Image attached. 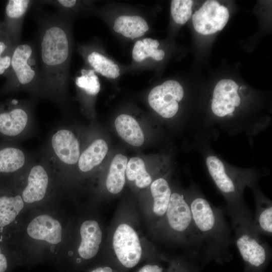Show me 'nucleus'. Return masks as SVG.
<instances>
[{"label":"nucleus","instance_id":"obj_25","mask_svg":"<svg viewBox=\"0 0 272 272\" xmlns=\"http://www.w3.org/2000/svg\"><path fill=\"white\" fill-rule=\"evenodd\" d=\"M86 58L93 70L104 77L116 79L120 75V69L118 65L96 50L87 53Z\"/></svg>","mask_w":272,"mask_h":272},{"label":"nucleus","instance_id":"obj_27","mask_svg":"<svg viewBox=\"0 0 272 272\" xmlns=\"http://www.w3.org/2000/svg\"><path fill=\"white\" fill-rule=\"evenodd\" d=\"M125 174L129 181L135 182L139 188H145L152 182V178L146 171L143 160L139 157H132L127 163Z\"/></svg>","mask_w":272,"mask_h":272},{"label":"nucleus","instance_id":"obj_29","mask_svg":"<svg viewBox=\"0 0 272 272\" xmlns=\"http://www.w3.org/2000/svg\"><path fill=\"white\" fill-rule=\"evenodd\" d=\"M202 268L197 258L187 255L183 258L169 260L166 272H200Z\"/></svg>","mask_w":272,"mask_h":272},{"label":"nucleus","instance_id":"obj_30","mask_svg":"<svg viewBox=\"0 0 272 272\" xmlns=\"http://www.w3.org/2000/svg\"><path fill=\"white\" fill-rule=\"evenodd\" d=\"M191 0H173L171 3V13L174 21L178 24H185L192 15Z\"/></svg>","mask_w":272,"mask_h":272},{"label":"nucleus","instance_id":"obj_3","mask_svg":"<svg viewBox=\"0 0 272 272\" xmlns=\"http://www.w3.org/2000/svg\"><path fill=\"white\" fill-rule=\"evenodd\" d=\"M235 243L244 262V272H265L271 257L267 242L254 228L249 208L228 214Z\"/></svg>","mask_w":272,"mask_h":272},{"label":"nucleus","instance_id":"obj_13","mask_svg":"<svg viewBox=\"0 0 272 272\" xmlns=\"http://www.w3.org/2000/svg\"><path fill=\"white\" fill-rule=\"evenodd\" d=\"M35 158L17 143L0 139V175L22 173Z\"/></svg>","mask_w":272,"mask_h":272},{"label":"nucleus","instance_id":"obj_24","mask_svg":"<svg viewBox=\"0 0 272 272\" xmlns=\"http://www.w3.org/2000/svg\"><path fill=\"white\" fill-rule=\"evenodd\" d=\"M150 189L154 201L153 213L157 217L164 218L172 193L169 184L165 178H159L151 183Z\"/></svg>","mask_w":272,"mask_h":272},{"label":"nucleus","instance_id":"obj_15","mask_svg":"<svg viewBox=\"0 0 272 272\" xmlns=\"http://www.w3.org/2000/svg\"><path fill=\"white\" fill-rule=\"evenodd\" d=\"M36 1L9 0L5 8L7 35L14 45L20 43L25 17Z\"/></svg>","mask_w":272,"mask_h":272},{"label":"nucleus","instance_id":"obj_12","mask_svg":"<svg viewBox=\"0 0 272 272\" xmlns=\"http://www.w3.org/2000/svg\"><path fill=\"white\" fill-rule=\"evenodd\" d=\"M229 18L228 9L214 0L205 2L192 16L194 29L202 35L215 33L223 29Z\"/></svg>","mask_w":272,"mask_h":272},{"label":"nucleus","instance_id":"obj_35","mask_svg":"<svg viewBox=\"0 0 272 272\" xmlns=\"http://www.w3.org/2000/svg\"><path fill=\"white\" fill-rule=\"evenodd\" d=\"M1 34H2L1 33V29H0V36H1Z\"/></svg>","mask_w":272,"mask_h":272},{"label":"nucleus","instance_id":"obj_23","mask_svg":"<svg viewBox=\"0 0 272 272\" xmlns=\"http://www.w3.org/2000/svg\"><path fill=\"white\" fill-rule=\"evenodd\" d=\"M127 163L126 157L122 154L115 155L112 159L106 180V188L110 193L117 194L122 189Z\"/></svg>","mask_w":272,"mask_h":272},{"label":"nucleus","instance_id":"obj_7","mask_svg":"<svg viewBox=\"0 0 272 272\" xmlns=\"http://www.w3.org/2000/svg\"><path fill=\"white\" fill-rule=\"evenodd\" d=\"M164 218L168 231L187 247L190 255L200 261L198 242L186 196L176 191L172 192Z\"/></svg>","mask_w":272,"mask_h":272},{"label":"nucleus","instance_id":"obj_6","mask_svg":"<svg viewBox=\"0 0 272 272\" xmlns=\"http://www.w3.org/2000/svg\"><path fill=\"white\" fill-rule=\"evenodd\" d=\"M209 174L227 201V214L240 212L248 208L242 196L247 185L255 181V175L249 171L229 169L217 156L211 155L206 159Z\"/></svg>","mask_w":272,"mask_h":272},{"label":"nucleus","instance_id":"obj_18","mask_svg":"<svg viewBox=\"0 0 272 272\" xmlns=\"http://www.w3.org/2000/svg\"><path fill=\"white\" fill-rule=\"evenodd\" d=\"M7 187L0 188V231L10 225L23 209L21 194H13Z\"/></svg>","mask_w":272,"mask_h":272},{"label":"nucleus","instance_id":"obj_34","mask_svg":"<svg viewBox=\"0 0 272 272\" xmlns=\"http://www.w3.org/2000/svg\"><path fill=\"white\" fill-rule=\"evenodd\" d=\"M90 272H119L116 268L108 265H102L98 266Z\"/></svg>","mask_w":272,"mask_h":272},{"label":"nucleus","instance_id":"obj_26","mask_svg":"<svg viewBox=\"0 0 272 272\" xmlns=\"http://www.w3.org/2000/svg\"><path fill=\"white\" fill-rule=\"evenodd\" d=\"M159 42L158 40L150 38H145L137 41L134 45L132 56L137 62H140L146 58L151 57L153 59L160 61L165 56V52L161 49H158Z\"/></svg>","mask_w":272,"mask_h":272},{"label":"nucleus","instance_id":"obj_16","mask_svg":"<svg viewBox=\"0 0 272 272\" xmlns=\"http://www.w3.org/2000/svg\"><path fill=\"white\" fill-rule=\"evenodd\" d=\"M27 231L30 237L52 244H58L61 240L60 223L48 215H41L33 219L29 224Z\"/></svg>","mask_w":272,"mask_h":272},{"label":"nucleus","instance_id":"obj_5","mask_svg":"<svg viewBox=\"0 0 272 272\" xmlns=\"http://www.w3.org/2000/svg\"><path fill=\"white\" fill-rule=\"evenodd\" d=\"M37 98L11 99L0 103V139L17 143L32 135Z\"/></svg>","mask_w":272,"mask_h":272},{"label":"nucleus","instance_id":"obj_31","mask_svg":"<svg viewBox=\"0 0 272 272\" xmlns=\"http://www.w3.org/2000/svg\"><path fill=\"white\" fill-rule=\"evenodd\" d=\"M15 45L13 44L8 36H0V75L9 72L12 56Z\"/></svg>","mask_w":272,"mask_h":272},{"label":"nucleus","instance_id":"obj_28","mask_svg":"<svg viewBox=\"0 0 272 272\" xmlns=\"http://www.w3.org/2000/svg\"><path fill=\"white\" fill-rule=\"evenodd\" d=\"M75 84L79 91L89 97H94L100 90L99 78L93 70L82 69L81 75L75 79Z\"/></svg>","mask_w":272,"mask_h":272},{"label":"nucleus","instance_id":"obj_20","mask_svg":"<svg viewBox=\"0 0 272 272\" xmlns=\"http://www.w3.org/2000/svg\"><path fill=\"white\" fill-rule=\"evenodd\" d=\"M108 150L107 144L104 140L98 139L93 141L81 153L77 165L79 170L83 173L92 170L102 162Z\"/></svg>","mask_w":272,"mask_h":272},{"label":"nucleus","instance_id":"obj_14","mask_svg":"<svg viewBox=\"0 0 272 272\" xmlns=\"http://www.w3.org/2000/svg\"><path fill=\"white\" fill-rule=\"evenodd\" d=\"M238 85L231 79H223L216 84L213 92L211 108L220 117L232 115L241 102L238 93Z\"/></svg>","mask_w":272,"mask_h":272},{"label":"nucleus","instance_id":"obj_32","mask_svg":"<svg viewBox=\"0 0 272 272\" xmlns=\"http://www.w3.org/2000/svg\"><path fill=\"white\" fill-rule=\"evenodd\" d=\"M167 267L160 262H151L142 266L137 272H166Z\"/></svg>","mask_w":272,"mask_h":272},{"label":"nucleus","instance_id":"obj_11","mask_svg":"<svg viewBox=\"0 0 272 272\" xmlns=\"http://www.w3.org/2000/svg\"><path fill=\"white\" fill-rule=\"evenodd\" d=\"M184 96V90L177 81L170 80L153 88L148 96L150 106L166 118L173 117L179 108L178 102Z\"/></svg>","mask_w":272,"mask_h":272},{"label":"nucleus","instance_id":"obj_10","mask_svg":"<svg viewBox=\"0 0 272 272\" xmlns=\"http://www.w3.org/2000/svg\"><path fill=\"white\" fill-rule=\"evenodd\" d=\"M113 247L119 263L124 268L136 266L142 257L139 236L129 225L123 223L116 229L113 237Z\"/></svg>","mask_w":272,"mask_h":272},{"label":"nucleus","instance_id":"obj_17","mask_svg":"<svg viewBox=\"0 0 272 272\" xmlns=\"http://www.w3.org/2000/svg\"><path fill=\"white\" fill-rule=\"evenodd\" d=\"M80 234L78 253L83 259H90L98 253L102 241V233L99 224L94 220L85 221L81 225Z\"/></svg>","mask_w":272,"mask_h":272},{"label":"nucleus","instance_id":"obj_2","mask_svg":"<svg viewBox=\"0 0 272 272\" xmlns=\"http://www.w3.org/2000/svg\"><path fill=\"white\" fill-rule=\"evenodd\" d=\"M198 242L202 267L211 261L223 264L232 260L234 243L231 226L222 210L192 189L186 196Z\"/></svg>","mask_w":272,"mask_h":272},{"label":"nucleus","instance_id":"obj_22","mask_svg":"<svg viewBox=\"0 0 272 272\" xmlns=\"http://www.w3.org/2000/svg\"><path fill=\"white\" fill-rule=\"evenodd\" d=\"M114 31L133 39L143 36L149 30L147 22L138 16H120L114 22Z\"/></svg>","mask_w":272,"mask_h":272},{"label":"nucleus","instance_id":"obj_4","mask_svg":"<svg viewBox=\"0 0 272 272\" xmlns=\"http://www.w3.org/2000/svg\"><path fill=\"white\" fill-rule=\"evenodd\" d=\"M11 73L3 93L25 92L30 97L43 99L40 70L35 42H20L12 56Z\"/></svg>","mask_w":272,"mask_h":272},{"label":"nucleus","instance_id":"obj_33","mask_svg":"<svg viewBox=\"0 0 272 272\" xmlns=\"http://www.w3.org/2000/svg\"><path fill=\"white\" fill-rule=\"evenodd\" d=\"M3 248L0 246V272H5L8 267L7 258L2 252Z\"/></svg>","mask_w":272,"mask_h":272},{"label":"nucleus","instance_id":"obj_19","mask_svg":"<svg viewBox=\"0 0 272 272\" xmlns=\"http://www.w3.org/2000/svg\"><path fill=\"white\" fill-rule=\"evenodd\" d=\"M255 212L253 217V225L262 236L272 235V203L257 190L254 191Z\"/></svg>","mask_w":272,"mask_h":272},{"label":"nucleus","instance_id":"obj_1","mask_svg":"<svg viewBox=\"0 0 272 272\" xmlns=\"http://www.w3.org/2000/svg\"><path fill=\"white\" fill-rule=\"evenodd\" d=\"M70 17L58 12L40 14L36 42L43 99L55 104L63 113L68 105L67 84L72 41Z\"/></svg>","mask_w":272,"mask_h":272},{"label":"nucleus","instance_id":"obj_8","mask_svg":"<svg viewBox=\"0 0 272 272\" xmlns=\"http://www.w3.org/2000/svg\"><path fill=\"white\" fill-rule=\"evenodd\" d=\"M81 153L78 138L72 130L63 126L51 132L40 152L52 170L61 173L78 165Z\"/></svg>","mask_w":272,"mask_h":272},{"label":"nucleus","instance_id":"obj_21","mask_svg":"<svg viewBox=\"0 0 272 272\" xmlns=\"http://www.w3.org/2000/svg\"><path fill=\"white\" fill-rule=\"evenodd\" d=\"M119 135L128 144L140 147L144 142L143 130L137 121L129 115L121 114L115 120Z\"/></svg>","mask_w":272,"mask_h":272},{"label":"nucleus","instance_id":"obj_9","mask_svg":"<svg viewBox=\"0 0 272 272\" xmlns=\"http://www.w3.org/2000/svg\"><path fill=\"white\" fill-rule=\"evenodd\" d=\"M52 169L46 158L40 154L39 161L35 158L23 172L26 185L21 190L24 202L33 203L42 200L46 195Z\"/></svg>","mask_w":272,"mask_h":272}]
</instances>
